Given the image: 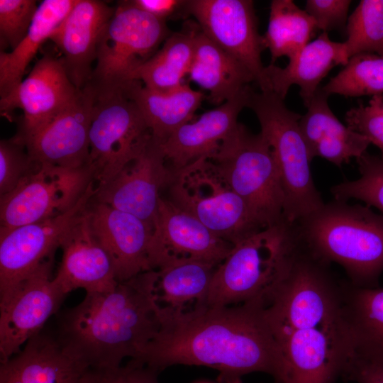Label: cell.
<instances>
[{"label":"cell","mask_w":383,"mask_h":383,"mask_svg":"<svg viewBox=\"0 0 383 383\" xmlns=\"http://www.w3.org/2000/svg\"><path fill=\"white\" fill-rule=\"evenodd\" d=\"M160 317L158 332L135 362L157 372L174 365L206 366L222 383H240L254 372L281 382L282 357L263 305H202Z\"/></svg>","instance_id":"1"},{"label":"cell","mask_w":383,"mask_h":383,"mask_svg":"<svg viewBox=\"0 0 383 383\" xmlns=\"http://www.w3.org/2000/svg\"><path fill=\"white\" fill-rule=\"evenodd\" d=\"M160 324L145 272L113 291L86 293L79 304L57 314L55 336L87 369L109 370L126 357L136 359Z\"/></svg>","instance_id":"2"},{"label":"cell","mask_w":383,"mask_h":383,"mask_svg":"<svg viewBox=\"0 0 383 383\" xmlns=\"http://www.w3.org/2000/svg\"><path fill=\"white\" fill-rule=\"evenodd\" d=\"M304 248L341 265L356 287H377L383 272V215L335 200L296 221Z\"/></svg>","instance_id":"3"},{"label":"cell","mask_w":383,"mask_h":383,"mask_svg":"<svg viewBox=\"0 0 383 383\" xmlns=\"http://www.w3.org/2000/svg\"><path fill=\"white\" fill-rule=\"evenodd\" d=\"M301 248L296 223L286 219L244 239L218 266L204 305H264Z\"/></svg>","instance_id":"4"},{"label":"cell","mask_w":383,"mask_h":383,"mask_svg":"<svg viewBox=\"0 0 383 383\" xmlns=\"http://www.w3.org/2000/svg\"><path fill=\"white\" fill-rule=\"evenodd\" d=\"M284 101L272 91H252L247 107L255 113L272 149L284 194V217L296 223L324 202L313 180L312 160L299 125L301 116Z\"/></svg>","instance_id":"5"},{"label":"cell","mask_w":383,"mask_h":383,"mask_svg":"<svg viewBox=\"0 0 383 383\" xmlns=\"http://www.w3.org/2000/svg\"><path fill=\"white\" fill-rule=\"evenodd\" d=\"M165 189L168 193L165 198L233 245L266 228L211 159L172 170Z\"/></svg>","instance_id":"6"},{"label":"cell","mask_w":383,"mask_h":383,"mask_svg":"<svg viewBox=\"0 0 383 383\" xmlns=\"http://www.w3.org/2000/svg\"><path fill=\"white\" fill-rule=\"evenodd\" d=\"M264 226L284 217V194L272 149L261 133L238 123L210 158Z\"/></svg>","instance_id":"7"},{"label":"cell","mask_w":383,"mask_h":383,"mask_svg":"<svg viewBox=\"0 0 383 383\" xmlns=\"http://www.w3.org/2000/svg\"><path fill=\"white\" fill-rule=\"evenodd\" d=\"M326 265L302 247L289 271L264 306L274 337L343 320V301Z\"/></svg>","instance_id":"8"},{"label":"cell","mask_w":383,"mask_h":383,"mask_svg":"<svg viewBox=\"0 0 383 383\" xmlns=\"http://www.w3.org/2000/svg\"><path fill=\"white\" fill-rule=\"evenodd\" d=\"M170 34L165 21L138 9L130 1L118 2L100 38L89 83L93 91L126 87L134 81L135 71Z\"/></svg>","instance_id":"9"},{"label":"cell","mask_w":383,"mask_h":383,"mask_svg":"<svg viewBox=\"0 0 383 383\" xmlns=\"http://www.w3.org/2000/svg\"><path fill=\"white\" fill-rule=\"evenodd\" d=\"M132 82L111 91L96 93L92 90L94 106L89 134L88 165L97 187L116 176L152 137L131 95Z\"/></svg>","instance_id":"10"},{"label":"cell","mask_w":383,"mask_h":383,"mask_svg":"<svg viewBox=\"0 0 383 383\" xmlns=\"http://www.w3.org/2000/svg\"><path fill=\"white\" fill-rule=\"evenodd\" d=\"M93 181L89 165L68 168L37 164L14 189L0 196V231L65 213Z\"/></svg>","instance_id":"11"},{"label":"cell","mask_w":383,"mask_h":383,"mask_svg":"<svg viewBox=\"0 0 383 383\" xmlns=\"http://www.w3.org/2000/svg\"><path fill=\"white\" fill-rule=\"evenodd\" d=\"M96 188L95 181L91 182L77 203L63 214L0 231V307L23 279L54 257L66 234L89 209Z\"/></svg>","instance_id":"12"},{"label":"cell","mask_w":383,"mask_h":383,"mask_svg":"<svg viewBox=\"0 0 383 383\" xmlns=\"http://www.w3.org/2000/svg\"><path fill=\"white\" fill-rule=\"evenodd\" d=\"M184 11L209 39L248 70L260 91H270L261 58L265 48L252 1L188 0Z\"/></svg>","instance_id":"13"},{"label":"cell","mask_w":383,"mask_h":383,"mask_svg":"<svg viewBox=\"0 0 383 383\" xmlns=\"http://www.w3.org/2000/svg\"><path fill=\"white\" fill-rule=\"evenodd\" d=\"M54 257L43 262L16 287L0 307V362L17 355L57 313L65 294L52 277Z\"/></svg>","instance_id":"14"},{"label":"cell","mask_w":383,"mask_h":383,"mask_svg":"<svg viewBox=\"0 0 383 383\" xmlns=\"http://www.w3.org/2000/svg\"><path fill=\"white\" fill-rule=\"evenodd\" d=\"M171 174L160 143L152 137L116 176L96 187L93 200L135 216L154 228L161 192Z\"/></svg>","instance_id":"15"},{"label":"cell","mask_w":383,"mask_h":383,"mask_svg":"<svg viewBox=\"0 0 383 383\" xmlns=\"http://www.w3.org/2000/svg\"><path fill=\"white\" fill-rule=\"evenodd\" d=\"M233 247L161 196L149 250L151 270L184 260L219 265Z\"/></svg>","instance_id":"16"},{"label":"cell","mask_w":383,"mask_h":383,"mask_svg":"<svg viewBox=\"0 0 383 383\" xmlns=\"http://www.w3.org/2000/svg\"><path fill=\"white\" fill-rule=\"evenodd\" d=\"M80 91L70 79L60 57L48 52L13 91L1 98V114L8 116L15 109H21L23 119L18 134L29 135L72 104Z\"/></svg>","instance_id":"17"},{"label":"cell","mask_w":383,"mask_h":383,"mask_svg":"<svg viewBox=\"0 0 383 383\" xmlns=\"http://www.w3.org/2000/svg\"><path fill=\"white\" fill-rule=\"evenodd\" d=\"M94 106L89 84L76 101L33 133L21 135L37 164L79 168L89 165V134Z\"/></svg>","instance_id":"18"},{"label":"cell","mask_w":383,"mask_h":383,"mask_svg":"<svg viewBox=\"0 0 383 383\" xmlns=\"http://www.w3.org/2000/svg\"><path fill=\"white\" fill-rule=\"evenodd\" d=\"M89 214L93 233L109 255L118 282L150 271L153 227L140 218L92 199Z\"/></svg>","instance_id":"19"},{"label":"cell","mask_w":383,"mask_h":383,"mask_svg":"<svg viewBox=\"0 0 383 383\" xmlns=\"http://www.w3.org/2000/svg\"><path fill=\"white\" fill-rule=\"evenodd\" d=\"M115 8L99 0H77L50 37L72 82L82 90L90 82L102 32Z\"/></svg>","instance_id":"20"},{"label":"cell","mask_w":383,"mask_h":383,"mask_svg":"<svg viewBox=\"0 0 383 383\" xmlns=\"http://www.w3.org/2000/svg\"><path fill=\"white\" fill-rule=\"evenodd\" d=\"M252 91L248 86L233 99L206 111L196 121L182 126L160 143L168 167L175 171L200 159L213 157L238 126V115L247 107Z\"/></svg>","instance_id":"21"},{"label":"cell","mask_w":383,"mask_h":383,"mask_svg":"<svg viewBox=\"0 0 383 383\" xmlns=\"http://www.w3.org/2000/svg\"><path fill=\"white\" fill-rule=\"evenodd\" d=\"M60 248L62 257L54 281L65 294L77 289L108 292L119 283L109 255L93 233L89 209L66 234Z\"/></svg>","instance_id":"22"},{"label":"cell","mask_w":383,"mask_h":383,"mask_svg":"<svg viewBox=\"0 0 383 383\" xmlns=\"http://www.w3.org/2000/svg\"><path fill=\"white\" fill-rule=\"evenodd\" d=\"M328 96L319 88L299 125L311 160L320 157L341 167L366 152L370 142L337 118L328 105Z\"/></svg>","instance_id":"23"},{"label":"cell","mask_w":383,"mask_h":383,"mask_svg":"<svg viewBox=\"0 0 383 383\" xmlns=\"http://www.w3.org/2000/svg\"><path fill=\"white\" fill-rule=\"evenodd\" d=\"M348 60L344 43L331 40L328 33L323 32L289 59L285 67L273 64L266 67L269 91L284 99L291 86L296 84L306 106L328 72L337 65L345 66Z\"/></svg>","instance_id":"24"},{"label":"cell","mask_w":383,"mask_h":383,"mask_svg":"<svg viewBox=\"0 0 383 383\" xmlns=\"http://www.w3.org/2000/svg\"><path fill=\"white\" fill-rule=\"evenodd\" d=\"M218 265L199 260H176L148 271L160 314L184 312L204 305Z\"/></svg>","instance_id":"25"},{"label":"cell","mask_w":383,"mask_h":383,"mask_svg":"<svg viewBox=\"0 0 383 383\" xmlns=\"http://www.w3.org/2000/svg\"><path fill=\"white\" fill-rule=\"evenodd\" d=\"M187 77L209 92V101L219 105L255 82L248 70L209 39L197 23L194 57Z\"/></svg>","instance_id":"26"},{"label":"cell","mask_w":383,"mask_h":383,"mask_svg":"<svg viewBox=\"0 0 383 383\" xmlns=\"http://www.w3.org/2000/svg\"><path fill=\"white\" fill-rule=\"evenodd\" d=\"M8 361L24 383H82L89 370L62 350L55 334L43 330Z\"/></svg>","instance_id":"27"},{"label":"cell","mask_w":383,"mask_h":383,"mask_svg":"<svg viewBox=\"0 0 383 383\" xmlns=\"http://www.w3.org/2000/svg\"><path fill=\"white\" fill-rule=\"evenodd\" d=\"M130 93L138 106L152 137L160 143L182 126L192 121L196 109L206 98L201 91L184 83L167 92H160L133 81Z\"/></svg>","instance_id":"28"},{"label":"cell","mask_w":383,"mask_h":383,"mask_svg":"<svg viewBox=\"0 0 383 383\" xmlns=\"http://www.w3.org/2000/svg\"><path fill=\"white\" fill-rule=\"evenodd\" d=\"M77 0H44L39 4L26 36L11 51L0 53V96L22 82L25 71L43 44L60 26Z\"/></svg>","instance_id":"29"},{"label":"cell","mask_w":383,"mask_h":383,"mask_svg":"<svg viewBox=\"0 0 383 383\" xmlns=\"http://www.w3.org/2000/svg\"><path fill=\"white\" fill-rule=\"evenodd\" d=\"M196 26L195 21H188L180 31L171 33L162 48L135 71L133 80L160 92L183 85L194 57Z\"/></svg>","instance_id":"30"},{"label":"cell","mask_w":383,"mask_h":383,"mask_svg":"<svg viewBox=\"0 0 383 383\" xmlns=\"http://www.w3.org/2000/svg\"><path fill=\"white\" fill-rule=\"evenodd\" d=\"M343 301L350 348L365 358L383 362V287H356Z\"/></svg>","instance_id":"31"},{"label":"cell","mask_w":383,"mask_h":383,"mask_svg":"<svg viewBox=\"0 0 383 383\" xmlns=\"http://www.w3.org/2000/svg\"><path fill=\"white\" fill-rule=\"evenodd\" d=\"M316 29L313 18L293 1L272 0L267 30L262 35L272 64L283 56H296L310 42Z\"/></svg>","instance_id":"32"},{"label":"cell","mask_w":383,"mask_h":383,"mask_svg":"<svg viewBox=\"0 0 383 383\" xmlns=\"http://www.w3.org/2000/svg\"><path fill=\"white\" fill-rule=\"evenodd\" d=\"M321 89L328 96L381 95L383 93V55L360 53L352 56L344 68Z\"/></svg>","instance_id":"33"},{"label":"cell","mask_w":383,"mask_h":383,"mask_svg":"<svg viewBox=\"0 0 383 383\" xmlns=\"http://www.w3.org/2000/svg\"><path fill=\"white\" fill-rule=\"evenodd\" d=\"M348 58L360 53L383 55V0H362L348 18Z\"/></svg>","instance_id":"34"},{"label":"cell","mask_w":383,"mask_h":383,"mask_svg":"<svg viewBox=\"0 0 383 383\" xmlns=\"http://www.w3.org/2000/svg\"><path fill=\"white\" fill-rule=\"evenodd\" d=\"M356 160L360 177L333 186L331 192L334 199H357L377 209L383 215V160L367 152Z\"/></svg>","instance_id":"35"},{"label":"cell","mask_w":383,"mask_h":383,"mask_svg":"<svg viewBox=\"0 0 383 383\" xmlns=\"http://www.w3.org/2000/svg\"><path fill=\"white\" fill-rule=\"evenodd\" d=\"M39 4L35 0H0L1 51L15 49L26 36Z\"/></svg>","instance_id":"36"},{"label":"cell","mask_w":383,"mask_h":383,"mask_svg":"<svg viewBox=\"0 0 383 383\" xmlns=\"http://www.w3.org/2000/svg\"><path fill=\"white\" fill-rule=\"evenodd\" d=\"M23 140L16 134L0 141V196L14 189L36 166Z\"/></svg>","instance_id":"37"},{"label":"cell","mask_w":383,"mask_h":383,"mask_svg":"<svg viewBox=\"0 0 383 383\" xmlns=\"http://www.w3.org/2000/svg\"><path fill=\"white\" fill-rule=\"evenodd\" d=\"M347 126L363 135L381 150L383 160V99L372 96L369 104H360L345 113Z\"/></svg>","instance_id":"38"},{"label":"cell","mask_w":383,"mask_h":383,"mask_svg":"<svg viewBox=\"0 0 383 383\" xmlns=\"http://www.w3.org/2000/svg\"><path fill=\"white\" fill-rule=\"evenodd\" d=\"M157 372L131 360L125 366L109 370H88L82 383H158Z\"/></svg>","instance_id":"39"},{"label":"cell","mask_w":383,"mask_h":383,"mask_svg":"<svg viewBox=\"0 0 383 383\" xmlns=\"http://www.w3.org/2000/svg\"><path fill=\"white\" fill-rule=\"evenodd\" d=\"M350 0H307L305 11L313 18L317 29L328 33L346 27Z\"/></svg>","instance_id":"40"},{"label":"cell","mask_w":383,"mask_h":383,"mask_svg":"<svg viewBox=\"0 0 383 383\" xmlns=\"http://www.w3.org/2000/svg\"><path fill=\"white\" fill-rule=\"evenodd\" d=\"M341 374L359 383H383V362L348 352Z\"/></svg>","instance_id":"41"},{"label":"cell","mask_w":383,"mask_h":383,"mask_svg":"<svg viewBox=\"0 0 383 383\" xmlns=\"http://www.w3.org/2000/svg\"><path fill=\"white\" fill-rule=\"evenodd\" d=\"M138 9L162 21L174 15H184L186 1L184 0H131Z\"/></svg>","instance_id":"42"},{"label":"cell","mask_w":383,"mask_h":383,"mask_svg":"<svg viewBox=\"0 0 383 383\" xmlns=\"http://www.w3.org/2000/svg\"><path fill=\"white\" fill-rule=\"evenodd\" d=\"M0 383H24L9 361L0 363Z\"/></svg>","instance_id":"43"}]
</instances>
